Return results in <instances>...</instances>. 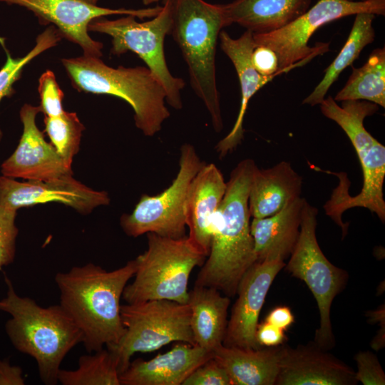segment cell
<instances>
[{
  "label": "cell",
  "mask_w": 385,
  "mask_h": 385,
  "mask_svg": "<svg viewBox=\"0 0 385 385\" xmlns=\"http://www.w3.org/2000/svg\"><path fill=\"white\" fill-rule=\"evenodd\" d=\"M188 303L195 345L212 352L225 338L230 298L213 287L195 285Z\"/></svg>",
  "instance_id": "d4e9b609"
},
{
  "label": "cell",
  "mask_w": 385,
  "mask_h": 385,
  "mask_svg": "<svg viewBox=\"0 0 385 385\" xmlns=\"http://www.w3.org/2000/svg\"><path fill=\"white\" fill-rule=\"evenodd\" d=\"M354 359L357 371H355L358 382L364 385L385 384V374L376 356L369 351L358 352Z\"/></svg>",
  "instance_id": "836d02e7"
},
{
  "label": "cell",
  "mask_w": 385,
  "mask_h": 385,
  "mask_svg": "<svg viewBox=\"0 0 385 385\" xmlns=\"http://www.w3.org/2000/svg\"><path fill=\"white\" fill-rule=\"evenodd\" d=\"M355 371L314 342L281 345L275 385H355Z\"/></svg>",
  "instance_id": "e0dca14e"
},
{
  "label": "cell",
  "mask_w": 385,
  "mask_h": 385,
  "mask_svg": "<svg viewBox=\"0 0 385 385\" xmlns=\"http://www.w3.org/2000/svg\"><path fill=\"white\" fill-rule=\"evenodd\" d=\"M39 106L24 104L19 112L23 133L11 155L1 167L4 176L26 180H49L72 175V169L64 162L51 143L38 129L36 118Z\"/></svg>",
  "instance_id": "2e32d148"
},
{
  "label": "cell",
  "mask_w": 385,
  "mask_h": 385,
  "mask_svg": "<svg viewBox=\"0 0 385 385\" xmlns=\"http://www.w3.org/2000/svg\"><path fill=\"white\" fill-rule=\"evenodd\" d=\"M335 101H366L385 107V48L374 49L360 68H352L345 86Z\"/></svg>",
  "instance_id": "4316f807"
},
{
  "label": "cell",
  "mask_w": 385,
  "mask_h": 385,
  "mask_svg": "<svg viewBox=\"0 0 385 385\" xmlns=\"http://www.w3.org/2000/svg\"><path fill=\"white\" fill-rule=\"evenodd\" d=\"M31 11L43 24L54 26L62 37L78 45L84 56L101 58L103 43L88 34V25L95 19L111 15H130L138 19L156 16L162 6L146 9H111L88 4L83 0H0Z\"/></svg>",
  "instance_id": "4fadbf2b"
},
{
  "label": "cell",
  "mask_w": 385,
  "mask_h": 385,
  "mask_svg": "<svg viewBox=\"0 0 385 385\" xmlns=\"http://www.w3.org/2000/svg\"><path fill=\"white\" fill-rule=\"evenodd\" d=\"M220 47L232 63L237 74L241 91L240 108L231 130L221 139L215 148L220 159L235 150L244 138L243 122L252 97L275 76L260 74L251 62V53L255 46L253 33L246 30L239 38H232L225 31L219 35Z\"/></svg>",
  "instance_id": "ffe728a7"
},
{
  "label": "cell",
  "mask_w": 385,
  "mask_h": 385,
  "mask_svg": "<svg viewBox=\"0 0 385 385\" xmlns=\"http://www.w3.org/2000/svg\"><path fill=\"white\" fill-rule=\"evenodd\" d=\"M213 354L197 345L178 342L170 351L150 360L130 361L120 374V385H183Z\"/></svg>",
  "instance_id": "d6986e66"
},
{
  "label": "cell",
  "mask_w": 385,
  "mask_h": 385,
  "mask_svg": "<svg viewBox=\"0 0 385 385\" xmlns=\"http://www.w3.org/2000/svg\"><path fill=\"white\" fill-rule=\"evenodd\" d=\"M16 211L0 204V271L13 262L19 230L16 225Z\"/></svg>",
  "instance_id": "4dcf8cb0"
},
{
  "label": "cell",
  "mask_w": 385,
  "mask_h": 385,
  "mask_svg": "<svg viewBox=\"0 0 385 385\" xmlns=\"http://www.w3.org/2000/svg\"><path fill=\"white\" fill-rule=\"evenodd\" d=\"M369 323H385V307L384 304L380 305L375 309L369 310L366 312Z\"/></svg>",
  "instance_id": "f35d334b"
},
{
  "label": "cell",
  "mask_w": 385,
  "mask_h": 385,
  "mask_svg": "<svg viewBox=\"0 0 385 385\" xmlns=\"http://www.w3.org/2000/svg\"><path fill=\"white\" fill-rule=\"evenodd\" d=\"M299 197L276 214L252 218L250 233L257 261L287 259L298 240L302 209L305 201Z\"/></svg>",
  "instance_id": "7402d4cb"
},
{
  "label": "cell",
  "mask_w": 385,
  "mask_h": 385,
  "mask_svg": "<svg viewBox=\"0 0 385 385\" xmlns=\"http://www.w3.org/2000/svg\"><path fill=\"white\" fill-rule=\"evenodd\" d=\"M135 270L133 260L112 271L88 263L56 274L59 304L81 331L88 353L114 345L123 337L120 299Z\"/></svg>",
  "instance_id": "6da1fadb"
},
{
  "label": "cell",
  "mask_w": 385,
  "mask_h": 385,
  "mask_svg": "<svg viewBox=\"0 0 385 385\" xmlns=\"http://www.w3.org/2000/svg\"><path fill=\"white\" fill-rule=\"evenodd\" d=\"M375 104L366 101H345L342 106L332 103L326 109L325 116L334 121L350 140L359 160L363 185L361 191L351 197L347 193V180L339 177V185L333 191L329 200L324 205L326 214L341 229L346 223L342 213L352 207H361L376 214L385 221V201L383 186L385 178V146L373 137L364 125V119L376 113Z\"/></svg>",
  "instance_id": "8992f818"
},
{
  "label": "cell",
  "mask_w": 385,
  "mask_h": 385,
  "mask_svg": "<svg viewBox=\"0 0 385 385\" xmlns=\"http://www.w3.org/2000/svg\"><path fill=\"white\" fill-rule=\"evenodd\" d=\"M281 345L245 349L220 345L213 358L225 369L232 385H275Z\"/></svg>",
  "instance_id": "cb8c5ba5"
},
{
  "label": "cell",
  "mask_w": 385,
  "mask_h": 385,
  "mask_svg": "<svg viewBox=\"0 0 385 385\" xmlns=\"http://www.w3.org/2000/svg\"><path fill=\"white\" fill-rule=\"evenodd\" d=\"M82 355L78 368L60 369L58 382L63 385H120L116 361L107 349Z\"/></svg>",
  "instance_id": "83f0119b"
},
{
  "label": "cell",
  "mask_w": 385,
  "mask_h": 385,
  "mask_svg": "<svg viewBox=\"0 0 385 385\" xmlns=\"http://www.w3.org/2000/svg\"><path fill=\"white\" fill-rule=\"evenodd\" d=\"M4 279L7 291L0 310L11 315L6 333L16 349L36 361L42 382L55 385L63 360L83 342L82 332L59 304L41 307L33 299L19 296L6 274Z\"/></svg>",
  "instance_id": "3957f363"
},
{
  "label": "cell",
  "mask_w": 385,
  "mask_h": 385,
  "mask_svg": "<svg viewBox=\"0 0 385 385\" xmlns=\"http://www.w3.org/2000/svg\"><path fill=\"white\" fill-rule=\"evenodd\" d=\"M125 332L119 342L106 347L113 355L120 374L137 352H151L171 342L195 345L188 303L151 299L120 307Z\"/></svg>",
  "instance_id": "9c48e42d"
},
{
  "label": "cell",
  "mask_w": 385,
  "mask_h": 385,
  "mask_svg": "<svg viewBox=\"0 0 385 385\" xmlns=\"http://www.w3.org/2000/svg\"><path fill=\"white\" fill-rule=\"evenodd\" d=\"M312 0H235L222 4L227 26L237 24L253 34L269 33L304 14Z\"/></svg>",
  "instance_id": "603a6c76"
},
{
  "label": "cell",
  "mask_w": 385,
  "mask_h": 385,
  "mask_svg": "<svg viewBox=\"0 0 385 385\" xmlns=\"http://www.w3.org/2000/svg\"><path fill=\"white\" fill-rule=\"evenodd\" d=\"M204 164L192 145L183 144L180 147L178 172L172 183L157 195L143 194L133 210L120 217L123 232L133 237L150 232L175 239L185 237L189 187Z\"/></svg>",
  "instance_id": "7c38bea8"
},
{
  "label": "cell",
  "mask_w": 385,
  "mask_h": 385,
  "mask_svg": "<svg viewBox=\"0 0 385 385\" xmlns=\"http://www.w3.org/2000/svg\"><path fill=\"white\" fill-rule=\"evenodd\" d=\"M62 36L53 25L48 26L36 38V44L24 56L13 58L6 48L4 39L0 37V43L6 53V60L0 69V102L4 97H9L14 93V84L21 78L24 68L36 56L45 51L56 46ZM3 133L0 128V141Z\"/></svg>",
  "instance_id": "f1b7e54d"
},
{
  "label": "cell",
  "mask_w": 385,
  "mask_h": 385,
  "mask_svg": "<svg viewBox=\"0 0 385 385\" xmlns=\"http://www.w3.org/2000/svg\"><path fill=\"white\" fill-rule=\"evenodd\" d=\"M363 12L384 16L385 0H319L287 26L269 33L253 34V38L256 45L267 46L275 52L279 71L289 72L329 51V43L309 46L310 38L318 29Z\"/></svg>",
  "instance_id": "8fae6325"
},
{
  "label": "cell",
  "mask_w": 385,
  "mask_h": 385,
  "mask_svg": "<svg viewBox=\"0 0 385 385\" xmlns=\"http://www.w3.org/2000/svg\"><path fill=\"white\" fill-rule=\"evenodd\" d=\"M148 248L135 260L134 280L127 284L122 299L126 303L168 299L186 304L190 275L207 256L185 235L181 238L147 233Z\"/></svg>",
  "instance_id": "52a82bcc"
},
{
  "label": "cell",
  "mask_w": 385,
  "mask_h": 385,
  "mask_svg": "<svg viewBox=\"0 0 385 385\" xmlns=\"http://www.w3.org/2000/svg\"><path fill=\"white\" fill-rule=\"evenodd\" d=\"M318 210L305 200L301 215L299 235L284 270L303 281L316 299L319 326L314 342L329 350L335 345L331 322V307L334 299L346 287L348 272L331 263L322 252L316 236Z\"/></svg>",
  "instance_id": "30bf717a"
},
{
  "label": "cell",
  "mask_w": 385,
  "mask_h": 385,
  "mask_svg": "<svg viewBox=\"0 0 385 385\" xmlns=\"http://www.w3.org/2000/svg\"><path fill=\"white\" fill-rule=\"evenodd\" d=\"M302 177L290 163L281 161L269 168L255 167L250 186L248 205L252 218L276 214L301 197Z\"/></svg>",
  "instance_id": "44dd1931"
},
{
  "label": "cell",
  "mask_w": 385,
  "mask_h": 385,
  "mask_svg": "<svg viewBox=\"0 0 385 385\" xmlns=\"http://www.w3.org/2000/svg\"><path fill=\"white\" fill-rule=\"evenodd\" d=\"M159 1H160V0H142L143 4L144 5H145V6L154 4V3L158 2Z\"/></svg>",
  "instance_id": "ab89813d"
},
{
  "label": "cell",
  "mask_w": 385,
  "mask_h": 385,
  "mask_svg": "<svg viewBox=\"0 0 385 385\" xmlns=\"http://www.w3.org/2000/svg\"><path fill=\"white\" fill-rule=\"evenodd\" d=\"M38 91L41 99L39 107L45 116H57L64 111L62 106L64 94L51 71L47 70L40 76Z\"/></svg>",
  "instance_id": "1f68e13d"
},
{
  "label": "cell",
  "mask_w": 385,
  "mask_h": 385,
  "mask_svg": "<svg viewBox=\"0 0 385 385\" xmlns=\"http://www.w3.org/2000/svg\"><path fill=\"white\" fill-rule=\"evenodd\" d=\"M226 185L220 169L213 163H205L189 187L185 204L188 236L207 257L210 250L215 215Z\"/></svg>",
  "instance_id": "ac0fdd59"
},
{
  "label": "cell",
  "mask_w": 385,
  "mask_h": 385,
  "mask_svg": "<svg viewBox=\"0 0 385 385\" xmlns=\"http://www.w3.org/2000/svg\"><path fill=\"white\" fill-rule=\"evenodd\" d=\"M45 131L51 143L71 168L73 158L78 152L84 126L74 112L64 111L57 116H45Z\"/></svg>",
  "instance_id": "f546056e"
},
{
  "label": "cell",
  "mask_w": 385,
  "mask_h": 385,
  "mask_svg": "<svg viewBox=\"0 0 385 385\" xmlns=\"http://www.w3.org/2000/svg\"><path fill=\"white\" fill-rule=\"evenodd\" d=\"M376 15L359 13L355 15L349 35L339 54L324 71V76L313 91L306 97L302 104L319 105L325 98L329 89L338 79L342 71L359 56L361 51L375 38L373 21Z\"/></svg>",
  "instance_id": "484cf974"
},
{
  "label": "cell",
  "mask_w": 385,
  "mask_h": 385,
  "mask_svg": "<svg viewBox=\"0 0 385 385\" xmlns=\"http://www.w3.org/2000/svg\"><path fill=\"white\" fill-rule=\"evenodd\" d=\"M59 202L81 214H88L110 202L108 194L87 187L72 175L49 180L19 182L0 176V204L17 211L20 207L48 202Z\"/></svg>",
  "instance_id": "9a60e30c"
},
{
  "label": "cell",
  "mask_w": 385,
  "mask_h": 385,
  "mask_svg": "<svg viewBox=\"0 0 385 385\" xmlns=\"http://www.w3.org/2000/svg\"><path fill=\"white\" fill-rule=\"evenodd\" d=\"M251 62L255 70L265 76H277L284 73L279 71V62L275 52L263 45H256L251 53Z\"/></svg>",
  "instance_id": "e575fe53"
},
{
  "label": "cell",
  "mask_w": 385,
  "mask_h": 385,
  "mask_svg": "<svg viewBox=\"0 0 385 385\" xmlns=\"http://www.w3.org/2000/svg\"><path fill=\"white\" fill-rule=\"evenodd\" d=\"M183 385H232L225 369L212 357L196 368Z\"/></svg>",
  "instance_id": "d6a6232c"
},
{
  "label": "cell",
  "mask_w": 385,
  "mask_h": 385,
  "mask_svg": "<svg viewBox=\"0 0 385 385\" xmlns=\"http://www.w3.org/2000/svg\"><path fill=\"white\" fill-rule=\"evenodd\" d=\"M61 63L77 90L126 101L133 110L135 126L145 136L160 132L170 115L165 92L146 66L113 68L101 58L84 55Z\"/></svg>",
  "instance_id": "5b68a950"
},
{
  "label": "cell",
  "mask_w": 385,
  "mask_h": 385,
  "mask_svg": "<svg viewBox=\"0 0 385 385\" xmlns=\"http://www.w3.org/2000/svg\"><path fill=\"white\" fill-rule=\"evenodd\" d=\"M257 165L250 158L232 170L215 215L211 246L195 285L213 287L231 298L245 272L257 262L250 233L249 190Z\"/></svg>",
  "instance_id": "7a4b0ae2"
},
{
  "label": "cell",
  "mask_w": 385,
  "mask_h": 385,
  "mask_svg": "<svg viewBox=\"0 0 385 385\" xmlns=\"http://www.w3.org/2000/svg\"><path fill=\"white\" fill-rule=\"evenodd\" d=\"M22 369L13 366L8 359H0V385H24Z\"/></svg>",
  "instance_id": "8d00e7d4"
},
{
  "label": "cell",
  "mask_w": 385,
  "mask_h": 385,
  "mask_svg": "<svg viewBox=\"0 0 385 385\" xmlns=\"http://www.w3.org/2000/svg\"><path fill=\"white\" fill-rule=\"evenodd\" d=\"M285 266L284 261H257L243 275L237 289V298L232 307L222 344L245 349L261 348L256 339L260 312L276 276Z\"/></svg>",
  "instance_id": "5bb4252c"
},
{
  "label": "cell",
  "mask_w": 385,
  "mask_h": 385,
  "mask_svg": "<svg viewBox=\"0 0 385 385\" xmlns=\"http://www.w3.org/2000/svg\"><path fill=\"white\" fill-rule=\"evenodd\" d=\"M227 24L222 4L173 0L170 35L188 66L191 87L205 106L214 130L223 128L216 81L215 56L220 31Z\"/></svg>",
  "instance_id": "277c9868"
},
{
  "label": "cell",
  "mask_w": 385,
  "mask_h": 385,
  "mask_svg": "<svg viewBox=\"0 0 385 385\" xmlns=\"http://www.w3.org/2000/svg\"><path fill=\"white\" fill-rule=\"evenodd\" d=\"M88 4H94V5H97L98 2L100 1V0H83Z\"/></svg>",
  "instance_id": "60d3db41"
},
{
  "label": "cell",
  "mask_w": 385,
  "mask_h": 385,
  "mask_svg": "<svg viewBox=\"0 0 385 385\" xmlns=\"http://www.w3.org/2000/svg\"><path fill=\"white\" fill-rule=\"evenodd\" d=\"M265 321L286 331L294 323V317L289 307L279 306L270 312Z\"/></svg>",
  "instance_id": "74e56055"
},
{
  "label": "cell",
  "mask_w": 385,
  "mask_h": 385,
  "mask_svg": "<svg viewBox=\"0 0 385 385\" xmlns=\"http://www.w3.org/2000/svg\"><path fill=\"white\" fill-rule=\"evenodd\" d=\"M348 1H354V0H348ZM359 1H367V0H359Z\"/></svg>",
  "instance_id": "b9f144b4"
},
{
  "label": "cell",
  "mask_w": 385,
  "mask_h": 385,
  "mask_svg": "<svg viewBox=\"0 0 385 385\" xmlns=\"http://www.w3.org/2000/svg\"><path fill=\"white\" fill-rule=\"evenodd\" d=\"M172 24L173 0H164L160 12L148 21L139 22L130 15L114 20L100 17L93 20L88 29L111 37L112 55L120 56L128 51L138 55L163 88L166 102L180 110L183 108L181 91L185 81L171 74L164 51L165 38L170 34Z\"/></svg>",
  "instance_id": "ba28073f"
},
{
  "label": "cell",
  "mask_w": 385,
  "mask_h": 385,
  "mask_svg": "<svg viewBox=\"0 0 385 385\" xmlns=\"http://www.w3.org/2000/svg\"><path fill=\"white\" fill-rule=\"evenodd\" d=\"M256 339L262 347H274L284 344L287 337L284 330L265 321L257 325Z\"/></svg>",
  "instance_id": "d590c367"
}]
</instances>
